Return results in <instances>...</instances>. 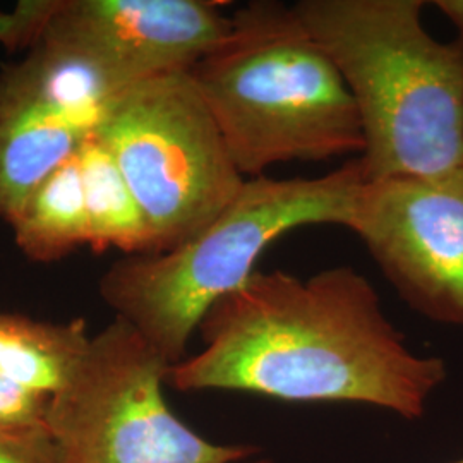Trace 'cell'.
Instances as JSON below:
<instances>
[{"mask_svg":"<svg viewBox=\"0 0 463 463\" xmlns=\"http://www.w3.org/2000/svg\"><path fill=\"white\" fill-rule=\"evenodd\" d=\"M203 350L170 365L166 386L283 402H352L414 420L447 380L383 313L374 285L352 266L309 279L254 271L199 325Z\"/></svg>","mask_w":463,"mask_h":463,"instance_id":"1","label":"cell"},{"mask_svg":"<svg viewBox=\"0 0 463 463\" xmlns=\"http://www.w3.org/2000/svg\"><path fill=\"white\" fill-rule=\"evenodd\" d=\"M422 0H300L294 9L338 67L364 133L367 181L463 170V42L422 26Z\"/></svg>","mask_w":463,"mask_h":463,"instance_id":"2","label":"cell"},{"mask_svg":"<svg viewBox=\"0 0 463 463\" xmlns=\"http://www.w3.org/2000/svg\"><path fill=\"white\" fill-rule=\"evenodd\" d=\"M189 74L246 179L287 162L364 153L347 84L294 5L239 7L229 36Z\"/></svg>","mask_w":463,"mask_h":463,"instance_id":"3","label":"cell"},{"mask_svg":"<svg viewBox=\"0 0 463 463\" xmlns=\"http://www.w3.org/2000/svg\"><path fill=\"white\" fill-rule=\"evenodd\" d=\"M365 181L361 158L315 179H248L231 204L189 241L109 266L99 277V298L168 364H177L203 317L258 271L269 244L309 225L348 229Z\"/></svg>","mask_w":463,"mask_h":463,"instance_id":"4","label":"cell"},{"mask_svg":"<svg viewBox=\"0 0 463 463\" xmlns=\"http://www.w3.org/2000/svg\"><path fill=\"white\" fill-rule=\"evenodd\" d=\"M95 136L133 191L151 252L177 248L208 227L248 181L189 72L124 88Z\"/></svg>","mask_w":463,"mask_h":463,"instance_id":"5","label":"cell"},{"mask_svg":"<svg viewBox=\"0 0 463 463\" xmlns=\"http://www.w3.org/2000/svg\"><path fill=\"white\" fill-rule=\"evenodd\" d=\"M170 364L126 321L91 335L47 428L62 463H271L254 445H216L166 403Z\"/></svg>","mask_w":463,"mask_h":463,"instance_id":"6","label":"cell"},{"mask_svg":"<svg viewBox=\"0 0 463 463\" xmlns=\"http://www.w3.org/2000/svg\"><path fill=\"white\" fill-rule=\"evenodd\" d=\"M348 231L414 311L463 326V170L365 181Z\"/></svg>","mask_w":463,"mask_h":463,"instance_id":"7","label":"cell"},{"mask_svg":"<svg viewBox=\"0 0 463 463\" xmlns=\"http://www.w3.org/2000/svg\"><path fill=\"white\" fill-rule=\"evenodd\" d=\"M225 2L28 0L33 49L49 45L99 67L124 88L191 69L229 36Z\"/></svg>","mask_w":463,"mask_h":463,"instance_id":"8","label":"cell"},{"mask_svg":"<svg viewBox=\"0 0 463 463\" xmlns=\"http://www.w3.org/2000/svg\"><path fill=\"white\" fill-rule=\"evenodd\" d=\"M124 86L49 45L0 72V220L9 225L34 189L78 153Z\"/></svg>","mask_w":463,"mask_h":463,"instance_id":"9","label":"cell"},{"mask_svg":"<svg viewBox=\"0 0 463 463\" xmlns=\"http://www.w3.org/2000/svg\"><path fill=\"white\" fill-rule=\"evenodd\" d=\"M90 340L83 317L43 321L0 309V374L52 397L71 380Z\"/></svg>","mask_w":463,"mask_h":463,"instance_id":"10","label":"cell"},{"mask_svg":"<svg viewBox=\"0 0 463 463\" xmlns=\"http://www.w3.org/2000/svg\"><path fill=\"white\" fill-rule=\"evenodd\" d=\"M19 250L36 263H52L88 246V216L78 155L52 172L26 199L11 223Z\"/></svg>","mask_w":463,"mask_h":463,"instance_id":"11","label":"cell"},{"mask_svg":"<svg viewBox=\"0 0 463 463\" xmlns=\"http://www.w3.org/2000/svg\"><path fill=\"white\" fill-rule=\"evenodd\" d=\"M76 155L88 216V246L99 252L117 249L126 256L151 252L146 220L112 153L91 133Z\"/></svg>","mask_w":463,"mask_h":463,"instance_id":"12","label":"cell"},{"mask_svg":"<svg viewBox=\"0 0 463 463\" xmlns=\"http://www.w3.org/2000/svg\"><path fill=\"white\" fill-rule=\"evenodd\" d=\"M0 463H62V458L47 426H0Z\"/></svg>","mask_w":463,"mask_h":463,"instance_id":"13","label":"cell"},{"mask_svg":"<svg viewBox=\"0 0 463 463\" xmlns=\"http://www.w3.org/2000/svg\"><path fill=\"white\" fill-rule=\"evenodd\" d=\"M50 395L34 392L0 374V426H47Z\"/></svg>","mask_w":463,"mask_h":463,"instance_id":"14","label":"cell"},{"mask_svg":"<svg viewBox=\"0 0 463 463\" xmlns=\"http://www.w3.org/2000/svg\"><path fill=\"white\" fill-rule=\"evenodd\" d=\"M434 5L451 21L463 42V0H436Z\"/></svg>","mask_w":463,"mask_h":463,"instance_id":"15","label":"cell"},{"mask_svg":"<svg viewBox=\"0 0 463 463\" xmlns=\"http://www.w3.org/2000/svg\"><path fill=\"white\" fill-rule=\"evenodd\" d=\"M451 463H463V458H460V460H457V462H451Z\"/></svg>","mask_w":463,"mask_h":463,"instance_id":"16","label":"cell"}]
</instances>
